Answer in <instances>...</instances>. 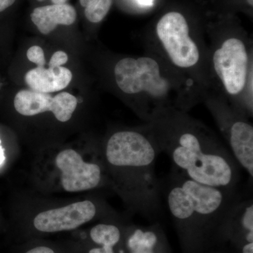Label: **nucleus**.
<instances>
[{
  "instance_id": "obj_14",
  "label": "nucleus",
  "mask_w": 253,
  "mask_h": 253,
  "mask_svg": "<svg viewBox=\"0 0 253 253\" xmlns=\"http://www.w3.org/2000/svg\"><path fill=\"white\" fill-rule=\"evenodd\" d=\"M76 9L68 4L48 5L33 10L32 21L42 34L47 35L58 25L71 26L76 20Z\"/></svg>"
},
{
  "instance_id": "obj_13",
  "label": "nucleus",
  "mask_w": 253,
  "mask_h": 253,
  "mask_svg": "<svg viewBox=\"0 0 253 253\" xmlns=\"http://www.w3.org/2000/svg\"><path fill=\"white\" fill-rule=\"evenodd\" d=\"M72 78L71 71L62 66L47 69L37 67L26 73L25 81L33 90L49 94L67 87Z\"/></svg>"
},
{
  "instance_id": "obj_1",
  "label": "nucleus",
  "mask_w": 253,
  "mask_h": 253,
  "mask_svg": "<svg viewBox=\"0 0 253 253\" xmlns=\"http://www.w3.org/2000/svg\"><path fill=\"white\" fill-rule=\"evenodd\" d=\"M146 122L160 152L167 155L172 168L205 185L238 189L240 166L207 126L174 109L159 111Z\"/></svg>"
},
{
  "instance_id": "obj_17",
  "label": "nucleus",
  "mask_w": 253,
  "mask_h": 253,
  "mask_svg": "<svg viewBox=\"0 0 253 253\" xmlns=\"http://www.w3.org/2000/svg\"><path fill=\"white\" fill-rule=\"evenodd\" d=\"M77 105L76 96L68 92L60 93L53 97L51 112L59 122H68L72 118Z\"/></svg>"
},
{
  "instance_id": "obj_19",
  "label": "nucleus",
  "mask_w": 253,
  "mask_h": 253,
  "mask_svg": "<svg viewBox=\"0 0 253 253\" xmlns=\"http://www.w3.org/2000/svg\"><path fill=\"white\" fill-rule=\"evenodd\" d=\"M27 57L31 62L36 63L38 67H44L46 64L44 51L39 46H33L28 50Z\"/></svg>"
},
{
  "instance_id": "obj_24",
  "label": "nucleus",
  "mask_w": 253,
  "mask_h": 253,
  "mask_svg": "<svg viewBox=\"0 0 253 253\" xmlns=\"http://www.w3.org/2000/svg\"><path fill=\"white\" fill-rule=\"evenodd\" d=\"M207 253H228V252H226L225 251H223V250H221V249H214L212 250H211V251H208Z\"/></svg>"
},
{
  "instance_id": "obj_4",
  "label": "nucleus",
  "mask_w": 253,
  "mask_h": 253,
  "mask_svg": "<svg viewBox=\"0 0 253 253\" xmlns=\"http://www.w3.org/2000/svg\"><path fill=\"white\" fill-rule=\"evenodd\" d=\"M114 76L121 91L140 98L142 101L139 112L144 121L163 110L183 111L177 99L176 83L152 56L120 60L115 66Z\"/></svg>"
},
{
  "instance_id": "obj_16",
  "label": "nucleus",
  "mask_w": 253,
  "mask_h": 253,
  "mask_svg": "<svg viewBox=\"0 0 253 253\" xmlns=\"http://www.w3.org/2000/svg\"><path fill=\"white\" fill-rule=\"evenodd\" d=\"M20 253H81L78 244H56L41 239L28 240Z\"/></svg>"
},
{
  "instance_id": "obj_18",
  "label": "nucleus",
  "mask_w": 253,
  "mask_h": 253,
  "mask_svg": "<svg viewBox=\"0 0 253 253\" xmlns=\"http://www.w3.org/2000/svg\"><path fill=\"white\" fill-rule=\"evenodd\" d=\"M84 14L88 21L91 23L101 22L109 14L113 0H80Z\"/></svg>"
},
{
  "instance_id": "obj_3",
  "label": "nucleus",
  "mask_w": 253,
  "mask_h": 253,
  "mask_svg": "<svg viewBox=\"0 0 253 253\" xmlns=\"http://www.w3.org/2000/svg\"><path fill=\"white\" fill-rule=\"evenodd\" d=\"M160 153L146 126L113 133L102 150L111 187L131 212L149 219L162 212V184L156 172Z\"/></svg>"
},
{
  "instance_id": "obj_2",
  "label": "nucleus",
  "mask_w": 253,
  "mask_h": 253,
  "mask_svg": "<svg viewBox=\"0 0 253 253\" xmlns=\"http://www.w3.org/2000/svg\"><path fill=\"white\" fill-rule=\"evenodd\" d=\"M161 184L182 253L216 249L224 219L243 198L239 190L205 185L172 167Z\"/></svg>"
},
{
  "instance_id": "obj_8",
  "label": "nucleus",
  "mask_w": 253,
  "mask_h": 253,
  "mask_svg": "<svg viewBox=\"0 0 253 253\" xmlns=\"http://www.w3.org/2000/svg\"><path fill=\"white\" fill-rule=\"evenodd\" d=\"M60 187L68 193L111 186L102 156L87 161L76 150H62L54 160Z\"/></svg>"
},
{
  "instance_id": "obj_9",
  "label": "nucleus",
  "mask_w": 253,
  "mask_h": 253,
  "mask_svg": "<svg viewBox=\"0 0 253 253\" xmlns=\"http://www.w3.org/2000/svg\"><path fill=\"white\" fill-rule=\"evenodd\" d=\"M101 210L99 204L84 200L42 211L33 218L31 226L23 231V239L76 230L99 217Z\"/></svg>"
},
{
  "instance_id": "obj_23",
  "label": "nucleus",
  "mask_w": 253,
  "mask_h": 253,
  "mask_svg": "<svg viewBox=\"0 0 253 253\" xmlns=\"http://www.w3.org/2000/svg\"><path fill=\"white\" fill-rule=\"evenodd\" d=\"M38 1H44V0H38ZM68 0H51L54 4H66V1Z\"/></svg>"
},
{
  "instance_id": "obj_6",
  "label": "nucleus",
  "mask_w": 253,
  "mask_h": 253,
  "mask_svg": "<svg viewBox=\"0 0 253 253\" xmlns=\"http://www.w3.org/2000/svg\"><path fill=\"white\" fill-rule=\"evenodd\" d=\"M156 39L168 61L180 71L190 72L199 68L202 51L196 38L191 34L185 16L169 11L160 18L156 26Z\"/></svg>"
},
{
  "instance_id": "obj_10",
  "label": "nucleus",
  "mask_w": 253,
  "mask_h": 253,
  "mask_svg": "<svg viewBox=\"0 0 253 253\" xmlns=\"http://www.w3.org/2000/svg\"><path fill=\"white\" fill-rule=\"evenodd\" d=\"M228 246L233 253H253V203L241 199L231 208L219 231L217 249Z\"/></svg>"
},
{
  "instance_id": "obj_21",
  "label": "nucleus",
  "mask_w": 253,
  "mask_h": 253,
  "mask_svg": "<svg viewBox=\"0 0 253 253\" xmlns=\"http://www.w3.org/2000/svg\"><path fill=\"white\" fill-rule=\"evenodd\" d=\"M15 1L16 0H0V12L14 4Z\"/></svg>"
},
{
  "instance_id": "obj_12",
  "label": "nucleus",
  "mask_w": 253,
  "mask_h": 253,
  "mask_svg": "<svg viewBox=\"0 0 253 253\" xmlns=\"http://www.w3.org/2000/svg\"><path fill=\"white\" fill-rule=\"evenodd\" d=\"M126 223L109 219L89 229L85 242L78 244L81 253H121Z\"/></svg>"
},
{
  "instance_id": "obj_22",
  "label": "nucleus",
  "mask_w": 253,
  "mask_h": 253,
  "mask_svg": "<svg viewBox=\"0 0 253 253\" xmlns=\"http://www.w3.org/2000/svg\"><path fill=\"white\" fill-rule=\"evenodd\" d=\"M140 4L149 6L153 4V0H136Z\"/></svg>"
},
{
  "instance_id": "obj_5",
  "label": "nucleus",
  "mask_w": 253,
  "mask_h": 253,
  "mask_svg": "<svg viewBox=\"0 0 253 253\" xmlns=\"http://www.w3.org/2000/svg\"><path fill=\"white\" fill-rule=\"evenodd\" d=\"M211 68L223 90L231 99L248 94L253 76L251 51L244 38L227 36L218 40L211 55Z\"/></svg>"
},
{
  "instance_id": "obj_20",
  "label": "nucleus",
  "mask_w": 253,
  "mask_h": 253,
  "mask_svg": "<svg viewBox=\"0 0 253 253\" xmlns=\"http://www.w3.org/2000/svg\"><path fill=\"white\" fill-rule=\"evenodd\" d=\"M68 60L67 54L64 51H58L51 56L49 63V68H55L66 64Z\"/></svg>"
},
{
  "instance_id": "obj_25",
  "label": "nucleus",
  "mask_w": 253,
  "mask_h": 253,
  "mask_svg": "<svg viewBox=\"0 0 253 253\" xmlns=\"http://www.w3.org/2000/svg\"><path fill=\"white\" fill-rule=\"evenodd\" d=\"M246 1H247L248 4H249V6H253V0H246Z\"/></svg>"
},
{
  "instance_id": "obj_11",
  "label": "nucleus",
  "mask_w": 253,
  "mask_h": 253,
  "mask_svg": "<svg viewBox=\"0 0 253 253\" xmlns=\"http://www.w3.org/2000/svg\"><path fill=\"white\" fill-rule=\"evenodd\" d=\"M121 253H172V249L159 223L149 226L126 224Z\"/></svg>"
},
{
  "instance_id": "obj_15",
  "label": "nucleus",
  "mask_w": 253,
  "mask_h": 253,
  "mask_svg": "<svg viewBox=\"0 0 253 253\" xmlns=\"http://www.w3.org/2000/svg\"><path fill=\"white\" fill-rule=\"evenodd\" d=\"M52 99L53 96L47 93L23 89L15 96L14 108L22 116H37L47 111L51 112Z\"/></svg>"
},
{
  "instance_id": "obj_7",
  "label": "nucleus",
  "mask_w": 253,
  "mask_h": 253,
  "mask_svg": "<svg viewBox=\"0 0 253 253\" xmlns=\"http://www.w3.org/2000/svg\"><path fill=\"white\" fill-rule=\"evenodd\" d=\"M208 108L225 138L231 154L243 169L253 177V126L246 115L234 106L210 100Z\"/></svg>"
}]
</instances>
